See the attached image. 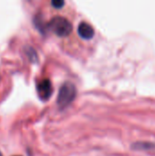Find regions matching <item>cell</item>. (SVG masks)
Masks as SVG:
<instances>
[{"label":"cell","mask_w":155,"mask_h":156,"mask_svg":"<svg viewBox=\"0 0 155 156\" xmlns=\"http://www.w3.org/2000/svg\"><path fill=\"white\" fill-rule=\"evenodd\" d=\"M16 156H18V155H16Z\"/></svg>","instance_id":"obj_8"},{"label":"cell","mask_w":155,"mask_h":156,"mask_svg":"<svg viewBox=\"0 0 155 156\" xmlns=\"http://www.w3.org/2000/svg\"><path fill=\"white\" fill-rule=\"evenodd\" d=\"M78 33L84 39H90V38L93 37V36L95 34L93 27L90 24H88L86 22H81L79 25Z\"/></svg>","instance_id":"obj_4"},{"label":"cell","mask_w":155,"mask_h":156,"mask_svg":"<svg viewBox=\"0 0 155 156\" xmlns=\"http://www.w3.org/2000/svg\"><path fill=\"white\" fill-rule=\"evenodd\" d=\"M76 93H77L76 88L71 82L64 83L60 87V90L58 91V95L57 99L58 105L61 109L67 107L73 101V100L76 97Z\"/></svg>","instance_id":"obj_2"},{"label":"cell","mask_w":155,"mask_h":156,"mask_svg":"<svg viewBox=\"0 0 155 156\" xmlns=\"http://www.w3.org/2000/svg\"><path fill=\"white\" fill-rule=\"evenodd\" d=\"M26 53L28 55L29 58H30L32 61L37 60V53H36V51H35L34 48H32L31 47H27V48H26Z\"/></svg>","instance_id":"obj_5"},{"label":"cell","mask_w":155,"mask_h":156,"mask_svg":"<svg viewBox=\"0 0 155 156\" xmlns=\"http://www.w3.org/2000/svg\"><path fill=\"white\" fill-rule=\"evenodd\" d=\"M37 90L39 95V98L43 101H47L50 98L53 89L52 84L48 79H44L40 80L37 85Z\"/></svg>","instance_id":"obj_3"},{"label":"cell","mask_w":155,"mask_h":156,"mask_svg":"<svg viewBox=\"0 0 155 156\" xmlns=\"http://www.w3.org/2000/svg\"><path fill=\"white\" fill-rule=\"evenodd\" d=\"M64 4H65V2L62 1V0H53V1L51 2V5H52L54 7H56V8H60V7H62V6L64 5Z\"/></svg>","instance_id":"obj_7"},{"label":"cell","mask_w":155,"mask_h":156,"mask_svg":"<svg viewBox=\"0 0 155 156\" xmlns=\"http://www.w3.org/2000/svg\"><path fill=\"white\" fill-rule=\"evenodd\" d=\"M134 148H138V149H150V148H153L154 147V144H149V143H138L136 144L133 145Z\"/></svg>","instance_id":"obj_6"},{"label":"cell","mask_w":155,"mask_h":156,"mask_svg":"<svg viewBox=\"0 0 155 156\" xmlns=\"http://www.w3.org/2000/svg\"><path fill=\"white\" fill-rule=\"evenodd\" d=\"M48 27L58 37H67L72 31L71 23L63 16H54L48 24Z\"/></svg>","instance_id":"obj_1"}]
</instances>
